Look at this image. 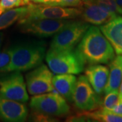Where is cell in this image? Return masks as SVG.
I'll return each mask as SVG.
<instances>
[{
    "instance_id": "cell-1",
    "label": "cell",
    "mask_w": 122,
    "mask_h": 122,
    "mask_svg": "<svg viewBox=\"0 0 122 122\" xmlns=\"http://www.w3.org/2000/svg\"><path fill=\"white\" fill-rule=\"evenodd\" d=\"M75 50L85 65L107 64L115 58L112 45L96 26H90Z\"/></svg>"
},
{
    "instance_id": "cell-2",
    "label": "cell",
    "mask_w": 122,
    "mask_h": 122,
    "mask_svg": "<svg viewBox=\"0 0 122 122\" xmlns=\"http://www.w3.org/2000/svg\"><path fill=\"white\" fill-rule=\"evenodd\" d=\"M12 51L10 62L1 71H26L41 65L46 57V45L42 41H30L16 44L10 47Z\"/></svg>"
},
{
    "instance_id": "cell-3",
    "label": "cell",
    "mask_w": 122,
    "mask_h": 122,
    "mask_svg": "<svg viewBox=\"0 0 122 122\" xmlns=\"http://www.w3.org/2000/svg\"><path fill=\"white\" fill-rule=\"evenodd\" d=\"M46 61L55 74H79L83 71L85 65L75 50H58L50 48L46 54Z\"/></svg>"
},
{
    "instance_id": "cell-4",
    "label": "cell",
    "mask_w": 122,
    "mask_h": 122,
    "mask_svg": "<svg viewBox=\"0 0 122 122\" xmlns=\"http://www.w3.org/2000/svg\"><path fill=\"white\" fill-rule=\"evenodd\" d=\"M30 107L33 111L53 117H64L70 112L66 100L55 89L48 93L34 95L30 98Z\"/></svg>"
},
{
    "instance_id": "cell-5",
    "label": "cell",
    "mask_w": 122,
    "mask_h": 122,
    "mask_svg": "<svg viewBox=\"0 0 122 122\" xmlns=\"http://www.w3.org/2000/svg\"><path fill=\"white\" fill-rule=\"evenodd\" d=\"M29 12L26 16L22 18L25 20L35 19H61L73 20L81 16L82 9L81 8H67L60 5H51L45 4H28ZM20 19V20H22Z\"/></svg>"
},
{
    "instance_id": "cell-6",
    "label": "cell",
    "mask_w": 122,
    "mask_h": 122,
    "mask_svg": "<svg viewBox=\"0 0 122 122\" xmlns=\"http://www.w3.org/2000/svg\"><path fill=\"white\" fill-rule=\"evenodd\" d=\"M90 25L86 22L72 20L54 35L50 48L58 50H73L78 45Z\"/></svg>"
},
{
    "instance_id": "cell-7",
    "label": "cell",
    "mask_w": 122,
    "mask_h": 122,
    "mask_svg": "<svg viewBox=\"0 0 122 122\" xmlns=\"http://www.w3.org/2000/svg\"><path fill=\"white\" fill-rule=\"evenodd\" d=\"M0 75V96L21 102L29 100L26 84L20 71L1 73Z\"/></svg>"
},
{
    "instance_id": "cell-8",
    "label": "cell",
    "mask_w": 122,
    "mask_h": 122,
    "mask_svg": "<svg viewBox=\"0 0 122 122\" xmlns=\"http://www.w3.org/2000/svg\"><path fill=\"white\" fill-rule=\"evenodd\" d=\"M73 20L61 19H35L18 21V27L23 33L39 37H52L64 29Z\"/></svg>"
},
{
    "instance_id": "cell-9",
    "label": "cell",
    "mask_w": 122,
    "mask_h": 122,
    "mask_svg": "<svg viewBox=\"0 0 122 122\" xmlns=\"http://www.w3.org/2000/svg\"><path fill=\"white\" fill-rule=\"evenodd\" d=\"M97 94L86 76H79L77 79L73 96V102L75 107L83 111L96 110L102 105V102Z\"/></svg>"
},
{
    "instance_id": "cell-10",
    "label": "cell",
    "mask_w": 122,
    "mask_h": 122,
    "mask_svg": "<svg viewBox=\"0 0 122 122\" xmlns=\"http://www.w3.org/2000/svg\"><path fill=\"white\" fill-rule=\"evenodd\" d=\"M53 74L51 70L45 65L35 67L26 75V84L30 95H38L54 91Z\"/></svg>"
},
{
    "instance_id": "cell-11",
    "label": "cell",
    "mask_w": 122,
    "mask_h": 122,
    "mask_svg": "<svg viewBox=\"0 0 122 122\" xmlns=\"http://www.w3.org/2000/svg\"><path fill=\"white\" fill-rule=\"evenodd\" d=\"M29 111L23 102L0 96V119L4 122H22L27 118Z\"/></svg>"
},
{
    "instance_id": "cell-12",
    "label": "cell",
    "mask_w": 122,
    "mask_h": 122,
    "mask_svg": "<svg viewBox=\"0 0 122 122\" xmlns=\"http://www.w3.org/2000/svg\"><path fill=\"white\" fill-rule=\"evenodd\" d=\"M81 17L85 22L94 25H102L117 16L92 1L83 2Z\"/></svg>"
},
{
    "instance_id": "cell-13",
    "label": "cell",
    "mask_w": 122,
    "mask_h": 122,
    "mask_svg": "<svg viewBox=\"0 0 122 122\" xmlns=\"http://www.w3.org/2000/svg\"><path fill=\"white\" fill-rule=\"evenodd\" d=\"M100 29L112 45L115 53L122 55V16H116L101 25Z\"/></svg>"
},
{
    "instance_id": "cell-14",
    "label": "cell",
    "mask_w": 122,
    "mask_h": 122,
    "mask_svg": "<svg viewBox=\"0 0 122 122\" xmlns=\"http://www.w3.org/2000/svg\"><path fill=\"white\" fill-rule=\"evenodd\" d=\"M85 73L88 81L96 93L98 94L104 93L109 79V69L108 67L100 64L91 65L86 68Z\"/></svg>"
},
{
    "instance_id": "cell-15",
    "label": "cell",
    "mask_w": 122,
    "mask_h": 122,
    "mask_svg": "<svg viewBox=\"0 0 122 122\" xmlns=\"http://www.w3.org/2000/svg\"><path fill=\"white\" fill-rule=\"evenodd\" d=\"M77 79L73 74H56L52 78L53 86L67 101L73 102Z\"/></svg>"
},
{
    "instance_id": "cell-16",
    "label": "cell",
    "mask_w": 122,
    "mask_h": 122,
    "mask_svg": "<svg viewBox=\"0 0 122 122\" xmlns=\"http://www.w3.org/2000/svg\"><path fill=\"white\" fill-rule=\"evenodd\" d=\"M109 75L104 94L118 90L122 80V55H117L109 62Z\"/></svg>"
},
{
    "instance_id": "cell-17",
    "label": "cell",
    "mask_w": 122,
    "mask_h": 122,
    "mask_svg": "<svg viewBox=\"0 0 122 122\" xmlns=\"http://www.w3.org/2000/svg\"><path fill=\"white\" fill-rule=\"evenodd\" d=\"M28 12V5L4 11L0 15V30L5 29L14 23L18 22L20 19L26 16Z\"/></svg>"
},
{
    "instance_id": "cell-18",
    "label": "cell",
    "mask_w": 122,
    "mask_h": 122,
    "mask_svg": "<svg viewBox=\"0 0 122 122\" xmlns=\"http://www.w3.org/2000/svg\"><path fill=\"white\" fill-rule=\"evenodd\" d=\"M90 121L103 122H122V116L115 113L110 110L101 108L98 110L85 111L83 113Z\"/></svg>"
},
{
    "instance_id": "cell-19",
    "label": "cell",
    "mask_w": 122,
    "mask_h": 122,
    "mask_svg": "<svg viewBox=\"0 0 122 122\" xmlns=\"http://www.w3.org/2000/svg\"><path fill=\"white\" fill-rule=\"evenodd\" d=\"M119 102V94L118 90H113L105 94V96L102 102V108L111 111Z\"/></svg>"
},
{
    "instance_id": "cell-20",
    "label": "cell",
    "mask_w": 122,
    "mask_h": 122,
    "mask_svg": "<svg viewBox=\"0 0 122 122\" xmlns=\"http://www.w3.org/2000/svg\"><path fill=\"white\" fill-rule=\"evenodd\" d=\"M28 4L27 0H0V7L4 11Z\"/></svg>"
},
{
    "instance_id": "cell-21",
    "label": "cell",
    "mask_w": 122,
    "mask_h": 122,
    "mask_svg": "<svg viewBox=\"0 0 122 122\" xmlns=\"http://www.w3.org/2000/svg\"><path fill=\"white\" fill-rule=\"evenodd\" d=\"M96 4L107 9L108 11L114 14H119V10L115 0H92Z\"/></svg>"
},
{
    "instance_id": "cell-22",
    "label": "cell",
    "mask_w": 122,
    "mask_h": 122,
    "mask_svg": "<svg viewBox=\"0 0 122 122\" xmlns=\"http://www.w3.org/2000/svg\"><path fill=\"white\" fill-rule=\"evenodd\" d=\"M11 55V48H5L2 52H0V73L10 63Z\"/></svg>"
},
{
    "instance_id": "cell-23",
    "label": "cell",
    "mask_w": 122,
    "mask_h": 122,
    "mask_svg": "<svg viewBox=\"0 0 122 122\" xmlns=\"http://www.w3.org/2000/svg\"><path fill=\"white\" fill-rule=\"evenodd\" d=\"M30 117L33 121L35 122H54L56 121L55 119H56L53 116L48 115L35 111H33V113L30 115Z\"/></svg>"
},
{
    "instance_id": "cell-24",
    "label": "cell",
    "mask_w": 122,
    "mask_h": 122,
    "mask_svg": "<svg viewBox=\"0 0 122 122\" xmlns=\"http://www.w3.org/2000/svg\"><path fill=\"white\" fill-rule=\"evenodd\" d=\"M83 5L82 0H58V5L63 7L81 8Z\"/></svg>"
},
{
    "instance_id": "cell-25",
    "label": "cell",
    "mask_w": 122,
    "mask_h": 122,
    "mask_svg": "<svg viewBox=\"0 0 122 122\" xmlns=\"http://www.w3.org/2000/svg\"><path fill=\"white\" fill-rule=\"evenodd\" d=\"M111 111L119 115H122V100L119 101L118 105L114 109H112Z\"/></svg>"
},
{
    "instance_id": "cell-26",
    "label": "cell",
    "mask_w": 122,
    "mask_h": 122,
    "mask_svg": "<svg viewBox=\"0 0 122 122\" xmlns=\"http://www.w3.org/2000/svg\"><path fill=\"white\" fill-rule=\"evenodd\" d=\"M119 10V14H122V0H115Z\"/></svg>"
},
{
    "instance_id": "cell-27",
    "label": "cell",
    "mask_w": 122,
    "mask_h": 122,
    "mask_svg": "<svg viewBox=\"0 0 122 122\" xmlns=\"http://www.w3.org/2000/svg\"><path fill=\"white\" fill-rule=\"evenodd\" d=\"M29 4L33 3V4H44L45 0H27Z\"/></svg>"
},
{
    "instance_id": "cell-28",
    "label": "cell",
    "mask_w": 122,
    "mask_h": 122,
    "mask_svg": "<svg viewBox=\"0 0 122 122\" xmlns=\"http://www.w3.org/2000/svg\"><path fill=\"white\" fill-rule=\"evenodd\" d=\"M119 101L122 100V80L120 86H119Z\"/></svg>"
},
{
    "instance_id": "cell-29",
    "label": "cell",
    "mask_w": 122,
    "mask_h": 122,
    "mask_svg": "<svg viewBox=\"0 0 122 122\" xmlns=\"http://www.w3.org/2000/svg\"><path fill=\"white\" fill-rule=\"evenodd\" d=\"M3 37H4V34L2 32H0V44H1L2 41H3Z\"/></svg>"
},
{
    "instance_id": "cell-30",
    "label": "cell",
    "mask_w": 122,
    "mask_h": 122,
    "mask_svg": "<svg viewBox=\"0 0 122 122\" xmlns=\"http://www.w3.org/2000/svg\"><path fill=\"white\" fill-rule=\"evenodd\" d=\"M4 12V10L3 9H2L1 8V7H0V15H1V14L3 13Z\"/></svg>"
},
{
    "instance_id": "cell-31",
    "label": "cell",
    "mask_w": 122,
    "mask_h": 122,
    "mask_svg": "<svg viewBox=\"0 0 122 122\" xmlns=\"http://www.w3.org/2000/svg\"><path fill=\"white\" fill-rule=\"evenodd\" d=\"M83 2H86V1H92V0H82Z\"/></svg>"
},
{
    "instance_id": "cell-32",
    "label": "cell",
    "mask_w": 122,
    "mask_h": 122,
    "mask_svg": "<svg viewBox=\"0 0 122 122\" xmlns=\"http://www.w3.org/2000/svg\"><path fill=\"white\" fill-rule=\"evenodd\" d=\"M1 44H0V52H1Z\"/></svg>"
}]
</instances>
